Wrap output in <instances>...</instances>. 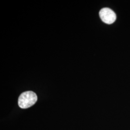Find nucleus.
Here are the masks:
<instances>
[{
  "label": "nucleus",
  "mask_w": 130,
  "mask_h": 130,
  "mask_svg": "<svg viewBox=\"0 0 130 130\" xmlns=\"http://www.w3.org/2000/svg\"><path fill=\"white\" fill-rule=\"evenodd\" d=\"M36 94L32 91H27L22 93L19 96L18 104L21 108H28L34 105L37 101Z\"/></svg>",
  "instance_id": "f257e3e1"
},
{
  "label": "nucleus",
  "mask_w": 130,
  "mask_h": 130,
  "mask_svg": "<svg viewBox=\"0 0 130 130\" xmlns=\"http://www.w3.org/2000/svg\"><path fill=\"white\" fill-rule=\"evenodd\" d=\"M100 19L105 23L111 24L116 19V14L114 12L108 8H104L99 12Z\"/></svg>",
  "instance_id": "f03ea898"
}]
</instances>
